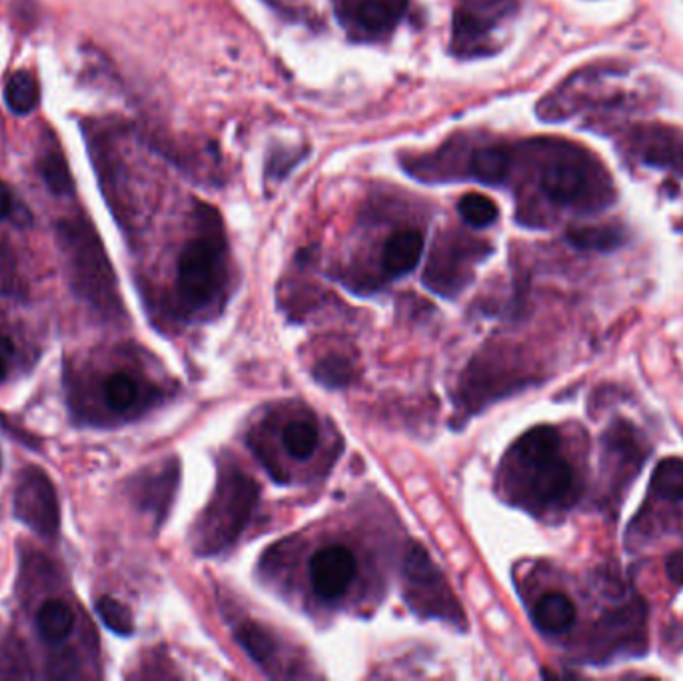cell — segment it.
<instances>
[{"label":"cell","mask_w":683,"mask_h":681,"mask_svg":"<svg viewBox=\"0 0 683 681\" xmlns=\"http://www.w3.org/2000/svg\"><path fill=\"white\" fill-rule=\"evenodd\" d=\"M258 500L254 480L238 470L222 472L216 494L202 518L200 552L218 554L228 548L248 524V518Z\"/></svg>","instance_id":"obj_1"},{"label":"cell","mask_w":683,"mask_h":681,"mask_svg":"<svg viewBox=\"0 0 683 681\" xmlns=\"http://www.w3.org/2000/svg\"><path fill=\"white\" fill-rule=\"evenodd\" d=\"M222 244L214 236H200L190 240L178 258V294L182 302L200 310L210 306L222 288Z\"/></svg>","instance_id":"obj_2"},{"label":"cell","mask_w":683,"mask_h":681,"mask_svg":"<svg viewBox=\"0 0 683 681\" xmlns=\"http://www.w3.org/2000/svg\"><path fill=\"white\" fill-rule=\"evenodd\" d=\"M14 516L42 538H52L60 526L58 496L52 480L40 468L22 470L14 490Z\"/></svg>","instance_id":"obj_3"},{"label":"cell","mask_w":683,"mask_h":681,"mask_svg":"<svg viewBox=\"0 0 683 681\" xmlns=\"http://www.w3.org/2000/svg\"><path fill=\"white\" fill-rule=\"evenodd\" d=\"M404 574L414 588L410 604L416 608L418 614H434L450 622H458L462 618V614L456 610V600L442 580V574L432 564L428 552L422 546H410L404 560Z\"/></svg>","instance_id":"obj_4"},{"label":"cell","mask_w":683,"mask_h":681,"mask_svg":"<svg viewBox=\"0 0 683 681\" xmlns=\"http://www.w3.org/2000/svg\"><path fill=\"white\" fill-rule=\"evenodd\" d=\"M530 472V494L540 506H570L578 498L576 472L560 454L522 466Z\"/></svg>","instance_id":"obj_5"},{"label":"cell","mask_w":683,"mask_h":681,"mask_svg":"<svg viewBox=\"0 0 683 681\" xmlns=\"http://www.w3.org/2000/svg\"><path fill=\"white\" fill-rule=\"evenodd\" d=\"M356 578V558L340 544L320 548L310 560V582L314 592L326 600L342 598Z\"/></svg>","instance_id":"obj_6"},{"label":"cell","mask_w":683,"mask_h":681,"mask_svg":"<svg viewBox=\"0 0 683 681\" xmlns=\"http://www.w3.org/2000/svg\"><path fill=\"white\" fill-rule=\"evenodd\" d=\"M406 0H338L340 16L358 32L384 34L396 26Z\"/></svg>","instance_id":"obj_7"},{"label":"cell","mask_w":683,"mask_h":681,"mask_svg":"<svg viewBox=\"0 0 683 681\" xmlns=\"http://www.w3.org/2000/svg\"><path fill=\"white\" fill-rule=\"evenodd\" d=\"M588 188L586 172L580 164L568 160H556L546 166L542 174V190L546 196L562 206H572L582 200Z\"/></svg>","instance_id":"obj_8"},{"label":"cell","mask_w":683,"mask_h":681,"mask_svg":"<svg viewBox=\"0 0 683 681\" xmlns=\"http://www.w3.org/2000/svg\"><path fill=\"white\" fill-rule=\"evenodd\" d=\"M424 250V238L418 230H400L388 238L382 250V266L390 276L410 274Z\"/></svg>","instance_id":"obj_9"},{"label":"cell","mask_w":683,"mask_h":681,"mask_svg":"<svg viewBox=\"0 0 683 681\" xmlns=\"http://www.w3.org/2000/svg\"><path fill=\"white\" fill-rule=\"evenodd\" d=\"M576 604L572 602L570 596L562 594V592H548L544 594L532 612V620L536 624V628L542 634H566L574 628L576 624Z\"/></svg>","instance_id":"obj_10"},{"label":"cell","mask_w":683,"mask_h":681,"mask_svg":"<svg viewBox=\"0 0 683 681\" xmlns=\"http://www.w3.org/2000/svg\"><path fill=\"white\" fill-rule=\"evenodd\" d=\"M560 448H562V438L558 430L552 426H538L526 432L518 440L514 454L520 466H528V464L546 460L554 454H560Z\"/></svg>","instance_id":"obj_11"},{"label":"cell","mask_w":683,"mask_h":681,"mask_svg":"<svg viewBox=\"0 0 683 681\" xmlns=\"http://www.w3.org/2000/svg\"><path fill=\"white\" fill-rule=\"evenodd\" d=\"M36 628H38L40 638L46 644L58 646L64 640H68V636L72 634L74 614L64 602L48 600L40 606V610L36 614Z\"/></svg>","instance_id":"obj_12"},{"label":"cell","mask_w":683,"mask_h":681,"mask_svg":"<svg viewBox=\"0 0 683 681\" xmlns=\"http://www.w3.org/2000/svg\"><path fill=\"white\" fill-rule=\"evenodd\" d=\"M4 100L14 114H30L40 102V86L36 76L28 70L14 72L6 82Z\"/></svg>","instance_id":"obj_13"},{"label":"cell","mask_w":683,"mask_h":681,"mask_svg":"<svg viewBox=\"0 0 683 681\" xmlns=\"http://www.w3.org/2000/svg\"><path fill=\"white\" fill-rule=\"evenodd\" d=\"M510 172V156L504 148H478L470 160V174L484 184H502Z\"/></svg>","instance_id":"obj_14"},{"label":"cell","mask_w":683,"mask_h":681,"mask_svg":"<svg viewBox=\"0 0 683 681\" xmlns=\"http://www.w3.org/2000/svg\"><path fill=\"white\" fill-rule=\"evenodd\" d=\"M236 642L242 646V650L260 666H268L276 656V640L258 624L244 622L234 630Z\"/></svg>","instance_id":"obj_15"},{"label":"cell","mask_w":683,"mask_h":681,"mask_svg":"<svg viewBox=\"0 0 683 681\" xmlns=\"http://www.w3.org/2000/svg\"><path fill=\"white\" fill-rule=\"evenodd\" d=\"M318 426L312 420L290 422L282 432V444L286 452L296 460L310 458L318 448Z\"/></svg>","instance_id":"obj_16"},{"label":"cell","mask_w":683,"mask_h":681,"mask_svg":"<svg viewBox=\"0 0 683 681\" xmlns=\"http://www.w3.org/2000/svg\"><path fill=\"white\" fill-rule=\"evenodd\" d=\"M652 492L662 500H683V462L680 458H668L658 464L652 478Z\"/></svg>","instance_id":"obj_17"},{"label":"cell","mask_w":683,"mask_h":681,"mask_svg":"<svg viewBox=\"0 0 683 681\" xmlns=\"http://www.w3.org/2000/svg\"><path fill=\"white\" fill-rule=\"evenodd\" d=\"M568 240L582 250L610 252L622 244V232L608 226H584L568 232Z\"/></svg>","instance_id":"obj_18"},{"label":"cell","mask_w":683,"mask_h":681,"mask_svg":"<svg viewBox=\"0 0 683 681\" xmlns=\"http://www.w3.org/2000/svg\"><path fill=\"white\" fill-rule=\"evenodd\" d=\"M458 212L474 228H486L498 220L496 202L478 192L462 196L458 202Z\"/></svg>","instance_id":"obj_19"},{"label":"cell","mask_w":683,"mask_h":681,"mask_svg":"<svg viewBox=\"0 0 683 681\" xmlns=\"http://www.w3.org/2000/svg\"><path fill=\"white\" fill-rule=\"evenodd\" d=\"M96 614L98 618L102 620V624L114 632L116 636H122V638H128L134 634V620H132V614L130 610L118 602L116 598H110V596H102L98 598L96 602Z\"/></svg>","instance_id":"obj_20"},{"label":"cell","mask_w":683,"mask_h":681,"mask_svg":"<svg viewBox=\"0 0 683 681\" xmlns=\"http://www.w3.org/2000/svg\"><path fill=\"white\" fill-rule=\"evenodd\" d=\"M138 398V386L126 372H114L104 382V400L112 410H128Z\"/></svg>","instance_id":"obj_21"},{"label":"cell","mask_w":683,"mask_h":681,"mask_svg":"<svg viewBox=\"0 0 683 681\" xmlns=\"http://www.w3.org/2000/svg\"><path fill=\"white\" fill-rule=\"evenodd\" d=\"M40 174L44 184L54 194H68L72 192V176L68 170V164L62 154L50 152L40 160Z\"/></svg>","instance_id":"obj_22"},{"label":"cell","mask_w":683,"mask_h":681,"mask_svg":"<svg viewBox=\"0 0 683 681\" xmlns=\"http://www.w3.org/2000/svg\"><path fill=\"white\" fill-rule=\"evenodd\" d=\"M314 374L328 388H344V386L350 384L352 368H350V364L344 358L330 356V358L320 362V366L316 368Z\"/></svg>","instance_id":"obj_23"},{"label":"cell","mask_w":683,"mask_h":681,"mask_svg":"<svg viewBox=\"0 0 683 681\" xmlns=\"http://www.w3.org/2000/svg\"><path fill=\"white\" fill-rule=\"evenodd\" d=\"M666 570H668V578L672 580V584L683 586V552H674L668 558Z\"/></svg>","instance_id":"obj_24"},{"label":"cell","mask_w":683,"mask_h":681,"mask_svg":"<svg viewBox=\"0 0 683 681\" xmlns=\"http://www.w3.org/2000/svg\"><path fill=\"white\" fill-rule=\"evenodd\" d=\"M12 212V190L6 182L0 180V220H4Z\"/></svg>","instance_id":"obj_25"},{"label":"cell","mask_w":683,"mask_h":681,"mask_svg":"<svg viewBox=\"0 0 683 681\" xmlns=\"http://www.w3.org/2000/svg\"><path fill=\"white\" fill-rule=\"evenodd\" d=\"M6 372H8V370H6V360H4V356L0 354V384H2L4 378H6Z\"/></svg>","instance_id":"obj_26"},{"label":"cell","mask_w":683,"mask_h":681,"mask_svg":"<svg viewBox=\"0 0 683 681\" xmlns=\"http://www.w3.org/2000/svg\"><path fill=\"white\" fill-rule=\"evenodd\" d=\"M0 466H2V460H0Z\"/></svg>","instance_id":"obj_27"}]
</instances>
